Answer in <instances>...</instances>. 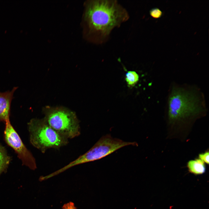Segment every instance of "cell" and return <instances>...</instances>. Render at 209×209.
I'll return each instance as SVG.
<instances>
[{
    "label": "cell",
    "instance_id": "10",
    "mask_svg": "<svg viewBox=\"0 0 209 209\" xmlns=\"http://www.w3.org/2000/svg\"><path fill=\"white\" fill-rule=\"evenodd\" d=\"M125 80L128 86L132 87L138 81L139 76L135 72L129 71L126 74Z\"/></svg>",
    "mask_w": 209,
    "mask_h": 209
},
{
    "label": "cell",
    "instance_id": "13",
    "mask_svg": "<svg viewBox=\"0 0 209 209\" xmlns=\"http://www.w3.org/2000/svg\"><path fill=\"white\" fill-rule=\"evenodd\" d=\"M62 209H77V208L73 202H69L64 204L62 207Z\"/></svg>",
    "mask_w": 209,
    "mask_h": 209
},
{
    "label": "cell",
    "instance_id": "2",
    "mask_svg": "<svg viewBox=\"0 0 209 209\" xmlns=\"http://www.w3.org/2000/svg\"><path fill=\"white\" fill-rule=\"evenodd\" d=\"M204 100L202 93L195 87L173 85L167 101L169 121L174 122L205 112L206 109Z\"/></svg>",
    "mask_w": 209,
    "mask_h": 209
},
{
    "label": "cell",
    "instance_id": "11",
    "mask_svg": "<svg viewBox=\"0 0 209 209\" xmlns=\"http://www.w3.org/2000/svg\"><path fill=\"white\" fill-rule=\"evenodd\" d=\"M150 15L154 18H159L162 16L163 13L159 8H154L151 9L149 11Z\"/></svg>",
    "mask_w": 209,
    "mask_h": 209
},
{
    "label": "cell",
    "instance_id": "6",
    "mask_svg": "<svg viewBox=\"0 0 209 209\" xmlns=\"http://www.w3.org/2000/svg\"><path fill=\"white\" fill-rule=\"evenodd\" d=\"M5 123L4 137L6 142L16 152L24 165L32 170H35L37 167L35 158L23 143L10 120H8Z\"/></svg>",
    "mask_w": 209,
    "mask_h": 209
},
{
    "label": "cell",
    "instance_id": "5",
    "mask_svg": "<svg viewBox=\"0 0 209 209\" xmlns=\"http://www.w3.org/2000/svg\"><path fill=\"white\" fill-rule=\"evenodd\" d=\"M137 145L136 142L125 141L113 138L109 134L106 135L102 137L88 151L57 172L59 174L73 166L100 159L123 147Z\"/></svg>",
    "mask_w": 209,
    "mask_h": 209
},
{
    "label": "cell",
    "instance_id": "12",
    "mask_svg": "<svg viewBox=\"0 0 209 209\" xmlns=\"http://www.w3.org/2000/svg\"><path fill=\"white\" fill-rule=\"evenodd\" d=\"M209 154L208 152H206L204 153L200 154L199 155V158L205 163L208 164Z\"/></svg>",
    "mask_w": 209,
    "mask_h": 209
},
{
    "label": "cell",
    "instance_id": "9",
    "mask_svg": "<svg viewBox=\"0 0 209 209\" xmlns=\"http://www.w3.org/2000/svg\"><path fill=\"white\" fill-rule=\"evenodd\" d=\"M10 158L4 148L0 145V174L7 169Z\"/></svg>",
    "mask_w": 209,
    "mask_h": 209
},
{
    "label": "cell",
    "instance_id": "4",
    "mask_svg": "<svg viewBox=\"0 0 209 209\" xmlns=\"http://www.w3.org/2000/svg\"><path fill=\"white\" fill-rule=\"evenodd\" d=\"M43 118L55 130L69 140L81 134L80 122L73 111L63 107H43Z\"/></svg>",
    "mask_w": 209,
    "mask_h": 209
},
{
    "label": "cell",
    "instance_id": "3",
    "mask_svg": "<svg viewBox=\"0 0 209 209\" xmlns=\"http://www.w3.org/2000/svg\"><path fill=\"white\" fill-rule=\"evenodd\" d=\"M31 143L42 153L67 145L69 139L52 128L44 119H32L28 123Z\"/></svg>",
    "mask_w": 209,
    "mask_h": 209
},
{
    "label": "cell",
    "instance_id": "7",
    "mask_svg": "<svg viewBox=\"0 0 209 209\" xmlns=\"http://www.w3.org/2000/svg\"><path fill=\"white\" fill-rule=\"evenodd\" d=\"M17 88L15 87L10 91L0 92V121L6 122L9 120L11 102Z\"/></svg>",
    "mask_w": 209,
    "mask_h": 209
},
{
    "label": "cell",
    "instance_id": "1",
    "mask_svg": "<svg viewBox=\"0 0 209 209\" xmlns=\"http://www.w3.org/2000/svg\"><path fill=\"white\" fill-rule=\"evenodd\" d=\"M84 19L91 33L103 40L115 27L128 18L126 10L116 1H91L87 3Z\"/></svg>",
    "mask_w": 209,
    "mask_h": 209
},
{
    "label": "cell",
    "instance_id": "8",
    "mask_svg": "<svg viewBox=\"0 0 209 209\" xmlns=\"http://www.w3.org/2000/svg\"><path fill=\"white\" fill-rule=\"evenodd\" d=\"M205 163L199 158L189 161L187 166L189 171L195 175L201 174L206 171Z\"/></svg>",
    "mask_w": 209,
    "mask_h": 209
}]
</instances>
